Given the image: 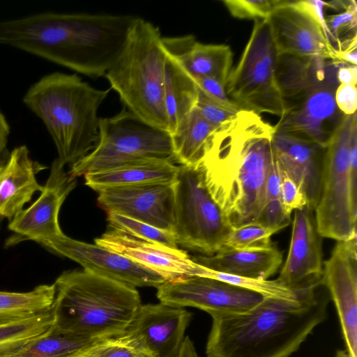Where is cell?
<instances>
[{"instance_id": "cell-1", "label": "cell", "mask_w": 357, "mask_h": 357, "mask_svg": "<svg viewBox=\"0 0 357 357\" xmlns=\"http://www.w3.org/2000/svg\"><path fill=\"white\" fill-rule=\"evenodd\" d=\"M275 127L241 109L218 127L199 163L205 184L232 227L255 222L265 205V186L275 162Z\"/></svg>"}, {"instance_id": "cell-2", "label": "cell", "mask_w": 357, "mask_h": 357, "mask_svg": "<svg viewBox=\"0 0 357 357\" xmlns=\"http://www.w3.org/2000/svg\"><path fill=\"white\" fill-rule=\"evenodd\" d=\"M138 17L41 13L0 22L7 45L93 78L118 60Z\"/></svg>"}, {"instance_id": "cell-3", "label": "cell", "mask_w": 357, "mask_h": 357, "mask_svg": "<svg viewBox=\"0 0 357 357\" xmlns=\"http://www.w3.org/2000/svg\"><path fill=\"white\" fill-rule=\"evenodd\" d=\"M321 284L296 301L265 298L239 313H211L206 357H289L327 317Z\"/></svg>"}, {"instance_id": "cell-4", "label": "cell", "mask_w": 357, "mask_h": 357, "mask_svg": "<svg viewBox=\"0 0 357 357\" xmlns=\"http://www.w3.org/2000/svg\"><path fill=\"white\" fill-rule=\"evenodd\" d=\"M51 330L99 340L125 332L142 305L135 287L83 270L63 272L55 280Z\"/></svg>"}, {"instance_id": "cell-5", "label": "cell", "mask_w": 357, "mask_h": 357, "mask_svg": "<svg viewBox=\"0 0 357 357\" xmlns=\"http://www.w3.org/2000/svg\"><path fill=\"white\" fill-rule=\"evenodd\" d=\"M109 91L91 86L77 74L56 72L32 84L22 100L46 126L57 159L70 167L96 147L98 111Z\"/></svg>"}, {"instance_id": "cell-6", "label": "cell", "mask_w": 357, "mask_h": 357, "mask_svg": "<svg viewBox=\"0 0 357 357\" xmlns=\"http://www.w3.org/2000/svg\"><path fill=\"white\" fill-rule=\"evenodd\" d=\"M162 38L158 27L137 17L123 52L105 77L125 108L169 132L165 102L166 52Z\"/></svg>"}, {"instance_id": "cell-7", "label": "cell", "mask_w": 357, "mask_h": 357, "mask_svg": "<svg viewBox=\"0 0 357 357\" xmlns=\"http://www.w3.org/2000/svg\"><path fill=\"white\" fill-rule=\"evenodd\" d=\"M357 113L345 115L324 151L321 195L315 208L321 237L346 241L356 235L357 166L350 161V144Z\"/></svg>"}, {"instance_id": "cell-8", "label": "cell", "mask_w": 357, "mask_h": 357, "mask_svg": "<svg viewBox=\"0 0 357 357\" xmlns=\"http://www.w3.org/2000/svg\"><path fill=\"white\" fill-rule=\"evenodd\" d=\"M147 159L174 161L171 135L155 128L123 107L117 114L100 118L94 149L70 167L75 178Z\"/></svg>"}, {"instance_id": "cell-9", "label": "cell", "mask_w": 357, "mask_h": 357, "mask_svg": "<svg viewBox=\"0 0 357 357\" xmlns=\"http://www.w3.org/2000/svg\"><path fill=\"white\" fill-rule=\"evenodd\" d=\"M231 228L207 189L199 167L179 165L172 229L177 245L211 256L223 247Z\"/></svg>"}, {"instance_id": "cell-10", "label": "cell", "mask_w": 357, "mask_h": 357, "mask_svg": "<svg viewBox=\"0 0 357 357\" xmlns=\"http://www.w3.org/2000/svg\"><path fill=\"white\" fill-rule=\"evenodd\" d=\"M278 57L267 20H256L226 85L228 96L240 109L283 116L285 108L276 78Z\"/></svg>"}, {"instance_id": "cell-11", "label": "cell", "mask_w": 357, "mask_h": 357, "mask_svg": "<svg viewBox=\"0 0 357 357\" xmlns=\"http://www.w3.org/2000/svg\"><path fill=\"white\" fill-rule=\"evenodd\" d=\"M339 84L336 73L311 88L286 109L275 129L325 149L345 116L335 100Z\"/></svg>"}, {"instance_id": "cell-12", "label": "cell", "mask_w": 357, "mask_h": 357, "mask_svg": "<svg viewBox=\"0 0 357 357\" xmlns=\"http://www.w3.org/2000/svg\"><path fill=\"white\" fill-rule=\"evenodd\" d=\"M160 303L193 307L211 313H239L259 304L266 297L219 280L192 276L166 281L157 288Z\"/></svg>"}, {"instance_id": "cell-13", "label": "cell", "mask_w": 357, "mask_h": 357, "mask_svg": "<svg viewBox=\"0 0 357 357\" xmlns=\"http://www.w3.org/2000/svg\"><path fill=\"white\" fill-rule=\"evenodd\" d=\"M76 185L77 179L71 177L65 170V165L56 158L38 198L9 222L8 227L14 235L6 241V245L26 240L40 244L63 236L59 223V213Z\"/></svg>"}, {"instance_id": "cell-14", "label": "cell", "mask_w": 357, "mask_h": 357, "mask_svg": "<svg viewBox=\"0 0 357 357\" xmlns=\"http://www.w3.org/2000/svg\"><path fill=\"white\" fill-rule=\"evenodd\" d=\"M278 54L335 61L327 33L305 0L283 1L266 18Z\"/></svg>"}, {"instance_id": "cell-15", "label": "cell", "mask_w": 357, "mask_h": 357, "mask_svg": "<svg viewBox=\"0 0 357 357\" xmlns=\"http://www.w3.org/2000/svg\"><path fill=\"white\" fill-rule=\"evenodd\" d=\"M356 235L338 241L324 261L322 284L336 307L349 357H357Z\"/></svg>"}, {"instance_id": "cell-16", "label": "cell", "mask_w": 357, "mask_h": 357, "mask_svg": "<svg viewBox=\"0 0 357 357\" xmlns=\"http://www.w3.org/2000/svg\"><path fill=\"white\" fill-rule=\"evenodd\" d=\"M98 205L172 233L174 182L108 187L96 191Z\"/></svg>"}, {"instance_id": "cell-17", "label": "cell", "mask_w": 357, "mask_h": 357, "mask_svg": "<svg viewBox=\"0 0 357 357\" xmlns=\"http://www.w3.org/2000/svg\"><path fill=\"white\" fill-rule=\"evenodd\" d=\"M59 255L79 264L96 274L136 287L158 288L167 280L160 274L96 244L73 239L65 234L40 243Z\"/></svg>"}, {"instance_id": "cell-18", "label": "cell", "mask_w": 357, "mask_h": 357, "mask_svg": "<svg viewBox=\"0 0 357 357\" xmlns=\"http://www.w3.org/2000/svg\"><path fill=\"white\" fill-rule=\"evenodd\" d=\"M313 213L306 206L295 211L288 255L276 279L296 291L322 284L321 237L317 229Z\"/></svg>"}, {"instance_id": "cell-19", "label": "cell", "mask_w": 357, "mask_h": 357, "mask_svg": "<svg viewBox=\"0 0 357 357\" xmlns=\"http://www.w3.org/2000/svg\"><path fill=\"white\" fill-rule=\"evenodd\" d=\"M192 316L160 302L142 305L124 333L152 357H176Z\"/></svg>"}, {"instance_id": "cell-20", "label": "cell", "mask_w": 357, "mask_h": 357, "mask_svg": "<svg viewBox=\"0 0 357 357\" xmlns=\"http://www.w3.org/2000/svg\"><path fill=\"white\" fill-rule=\"evenodd\" d=\"M95 244L123 255L160 274L167 281L198 276L202 266L183 250L110 229Z\"/></svg>"}, {"instance_id": "cell-21", "label": "cell", "mask_w": 357, "mask_h": 357, "mask_svg": "<svg viewBox=\"0 0 357 357\" xmlns=\"http://www.w3.org/2000/svg\"><path fill=\"white\" fill-rule=\"evenodd\" d=\"M275 160L305 195L307 208L314 212L321 186L324 149L275 129L273 137Z\"/></svg>"}, {"instance_id": "cell-22", "label": "cell", "mask_w": 357, "mask_h": 357, "mask_svg": "<svg viewBox=\"0 0 357 357\" xmlns=\"http://www.w3.org/2000/svg\"><path fill=\"white\" fill-rule=\"evenodd\" d=\"M47 167L34 161L28 148H14L0 161V227L4 219L10 222L43 185L36 174Z\"/></svg>"}, {"instance_id": "cell-23", "label": "cell", "mask_w": 357, "mask_h": 357, "mask_svg": "<svg viewBox=\"0 0 357 357\" xmlns=\"http://www.w3.org/2000/svg\"><path fill=\"white\" fill-rule=\"evenodd\" d=\"M165 51L192 77L213 78L226 86L233 54L225 45L204 44L194 36L162 38Z\"/></svg>"}, {"instance_id": "cell-24", "label": "cell", "mask_w": 357, "mask_h": 357, "mask_svg": "<svg viewBox=\"0 0 357 357\" xmlns=\"http://www.w3.org/2000/svg\"><path fill=\"white\" fill-rule=\"evenodd\" d=\"M192 259L209 269L253 279L268 280L282 263V252L274 244L268 248L238 250L223 246L211 256Z\"/></svg>"}, {"instance_id": "cell-25", "label": "cell", "mask_w": 357, "mask_h": 357, "mask_svg": "<svg viewBox=\"0 0 357 357\" xmlns=\"http://www.w3.org/2000/svg\"><path fill=\"white\" fill-rule=\"evenodd\" d=\"M178 167L170 160L147 159L84 176L85 185L97 191L108 187L174 182Z\"/></svg>"}, {"instance_id": "cell-26", "label": "cell", "mask_w": 357, "mask_h": 357, "mask_svg": "<svg viewBox=\"0 0 357 357\" xmlns=\"http://www.w3.org/2000/svg\"><path fill=\"white\" fill-rule=\"evenodd\" d=\"M218 127L206 121L195 107L171 134L174 161L181 165H199Z\"/></svg>"}, {"instance_id": "cell-27", "label": "cell", "mask_w": 357, "mask_h": 357, "mask_svg": "<svg viewBox=\"0 0 357 357\" xmlns=\"http://www.w3.org/2000/svg\"><path fill=\"white\" fill-rule=\"evenodd\" d=\"M199 94L191 76L166 52L165 102L170 135L196 107Z\"/></svg>"}, {"instance_id": "cell-28", "label": "cell", "mask_w": 357, "mask_h": 357, "mask_svg": "<svg viewBox=\"0 0 357 357\" xmlns=\"http://www.w3.org/2000/svg\"><path fill=\"white\" fill-rule=\"evenodd\" d=\"M55 287L40 284L26 292L0 291V324L33 317L52 310Z\"/></svg>"}, {"instance_id": "cell-29", "label": "cell", "mask_w": 357, "mask_h": 357, "mask_svg": "<svg viewBox=\"0 0 357 357\" xmlns=\"http://www.w3.org/2000/svg\"><path fill=\"white\" fill-rule=\"evenodd\" d=\"M52 324V310L33 317L0 324V357H15L29 342L47 332Z\"/></svg>"}, {"instance_id": "cell-30", "label": "cell", "mask_w": 357, "mask_h": 357, "mask_svg": "<svg viewBox=\"0 0 357 357\" xmlns=\"http://www.w3.org/2000/svg\"><path fill=\"white\" fill-rule=\"evenodd\" d=\"M96 341L56 333L50 328L29 342L15 357H77Z\"/></svg>"}, {"instance_id": "cell-31", "label": "cell", "mask_w": 357, "mask_h": 357, "mask_svg": "<svg viewBox=\"0 0 357 357\" xmlns=\"http://www.w3.org/2000/svg\"><path fill=\"white\" fill-rule=\"evenodd\" d=\"M199 276L206 277L219 280L231 284L257 292L266 298H273L289 301H296L301 296L311 289L301 291L291 289L276 279L259 280L241 277L224 273H220L202 266L201 273Z\"/></svg>"}, {"instance_id": "cell-32", "label": "cell", "mask_w": 357, "mask_h": 357, "mask_svg": "<svg viewBox=\"0 0 357 357\" xmlns=\"http://www.w3.org/2000/svg\"><path fill=\"white\" fill-rule=\"evenodd\" d=\"M107 216L110 229L172 248H178L171 232L116 213L109 212Z\"/></svg>"}, {"instance_id": "cell-33", "label": "cell", "mask_w": 357, "mask_h": 357, "mask_svg": "<svg viewBox=\"0 0 357 357\" xmlns=\"http://www.w3.org/2000/svg\"><path fill=\"white\" fill-rule=\"evenodd\" d=\"M277 232L257 222L232 227L223 246L238 250L268 248L273 245L271 236Z\"/></svg>"}, {"instance_id": "cell-34", "label": "cell", "mask_w": 357, "mask_h": 357, "mask_svg": "<svg viewBox=\"0 0 357 357\" xmlns=\"http://www.w3.org/2000/svg\"><path fill=\"white\" fill-rule=\"evenodd\" d=\"M80 357H152L124 333L96 341L86 349ZM77 356V357H78Z\"/></svg>"}, {"instance_id": "cell-35", "label": "cell", "mask_w": 357, "mask_h": 357, "mask_svg": "<svg viewBox=\"0 0 357 357\" xmlns=\"http://www.w3.org/2000/svg\"><path fill=\"white\" fill-rule=\"evenodd\" d=\"M282 0H225L232 16L239 19H266Z\"/></svg>"}, {"instance_id": "cell-36", "label": "cell", "mask_w": 357, "mask_h": 357, "mask_svg": "<svg viewBox=\"0 0 357 357\" xmlns=\"http://www.w3.org/2000/svg\"><path fill=\"white\" fill-rule=\"evenodd\" d=\"M345 10L342 13L328 16L326 18V24L329 32L330 41L334 47L336 44V51L341 47L340 35L349 31H356L357 4L354 0L344 6ZM335 49V48H334Z\"/></svg>"}, {"instance_id": "cell-37", "label": "cell", "mask_w": 357, "mask_h": 357, "mask_svg": "<svg viewBox=\"0 0 357 357\" xmlns=\"http://www.w3.org/2000/svg\"><path fill=\"white\" fill-rule=\"evenodd\" d=\"M281 172L280 201L285 212L289 215L295 210L306 206L305 194L294 181L284 172Z\"/></svg>"}, {"instance_id": "cell-38", "label": "cell", "mask_w": 357, "mask_h": 357, "mask_svg": "<svg viewBox=\"0 0 357 357\" xmlns=\"http://www.w3.org/2000/svg\"><path fill=\"white\" fill-rule=\"evenodd\" d=\"M195 107L206 121L218 126L233 119L238 112L228 109L200 91Z\"/></svg>"}, {"instance_id": "cell-39", "label": "cell", "mask_w": 357, "mask_h": 357, "mask_svg": "<svg viewBox=\"0 0 357 357\" xmlns=\"http://www.w3.org/2000/svg\"><path fill=\"white\" fill-rule=\"evenodd\" d=\"M255 222L279 231L289 225L291 215L285 212L279 198L267 202Z\"/></svg>"}, {"instance_id": "cell-40", "label": "cell", "mask_w": 357, "mask_h": 357, "mask_svg": "<svg viewBox=\"0 0 357 357\" xmlns=\"http://www.w3.org/2000/svg\"><path fill=\"white\" fill-rule=\"evenodd\" d=\"M191 77L197 84L199 91L211 100L228 109L234 112L241 110L237 105L228 96L226 91V86L218 80L207 77Z\"/></svg>"}, {"instance_id": "cell-41", "label": "cell", "mask_w": 357, "mask_h": 357, "mask_svg": "<svg viewBox=\"0 0 357 357\" xmlns=\"http://www.w3.org/2000/svg\"><path fill=\"white\" fill-rule=\"evenodd\" d=\"M335 100L338 109L345 115L356 112L357 89L352 84H340L337 86Z\"/></svg>"}, {"instance_id": "cell-42", "label": "cell", "mask_w": 357, "mask_h": 357, "mask_svg": "<svg viewBox=\"0 0 357 357\" xmlns=\"http://www.w3.org/2000/svg\"><path fill=\"white\" fill-rule=\"evenodd\" d=\"M281 172L275 160L267 176L265 186V204L280 197ZM265 206V205H264Z\"/></svg>"}, {"instance_id": "cell-43", "label": "cell", "mask_w": 357, "mask_h": 357, "mask_svg": "<svg viewBox=\"0 0 357 357\" xmlns=\"http://www.w3.org/2000/svg\"><path fill=\"white\" fill-rule=\"evenodd\" d=\"M346 43L344 48L335 51V60L344 66H356L357 49L356 35Z\"/></svg>"}, {"instance_id": "cell-44", "label": "cell", "mask_w": 357, "mask_h": 357, "mask_svg": "<svg viewBox=\"0 0 357 357\" xmlns=\"http://www.w3.org/2000/svg\"><path fill=\"white\" fill-rule=\"evenodd\" d=\"M337 78L340 84H352L356 85V66H341L337 70Z\"/></svg>"}, {"instance_id": "cell-45", "label": "cell", "mask_w": 357, "mask_h": 357, "mask_svg": "<svg viewBox=\"0 0 357 357\" xmlns=\"http://www.w3.org/2000/svg\"><path fill=\"white\" fill-rule=\"evenodd\" d=\"M9 133V125L4 115L0 112V161L8 153L6 146Z\"/></svg>"}, {"instance_id": "cell-46", "label": "cell", "mask_w": 357, "mask_h": 357, "mask_svg": "<svg viewBox=\"0 0 357 357\" xmlns=\"http://www.w3.org/2000/svg\"><path fill=\"white\" fill-rule=\"evenodd\" d=\"M176 357H198L193 342L188 336L185 337Z\"/></svg>"}, {"instance_id": "cell-47", "label": "cell", "mask_w": 357, "mask_h": 357, "mask_svg": "<svg viewBox=\"0 0 357 357\" xmlns=\"http://www.w3.org/2000/svg\"><path fill=\"white\" fill-rule=\"evenodd\" d=\"M335 357H349L347 351L340 350L336 353Z\"/></svg>"}, {"instance_id": "cell-48", "label": "cell", "mask_w": 357, "mask_h": 357, "mask_svg": "<svg viewBox=\"0 0 357 357\" xmlns=\"http://www.w3.org/2000/svg\"><path fill=\"white\" fill-rule=\"evenodd\" d=\"M78 357H80V356H78Z\"/></svg>"}]
</instances>
